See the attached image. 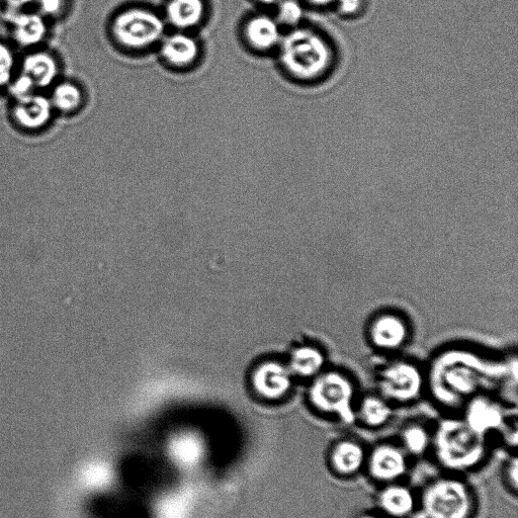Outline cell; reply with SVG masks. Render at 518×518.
<instances>
[{
    "mask_svg": "<svg viewBox=\"0 0 518 518\" xmlns=\"http://www.w3.org/2000/svg\"><path fill=\"white\" fill-rule=\"evenodd\" d=\"M7 15L31 10L36 0H2Z\"/></svg>",
    "mask_w": 518,
    "mask_h": 518,
    "instance_id": "484cf974",
    "label": "cell"
},
{
    "mask_svg": "<svg viewBox=\"0 0 518 518\" xmlns=\"http://www.w3.org/2000/svg\"><path fill=\"white\" fill-rule=\"evenodd\" d=\"M281 61L295 77L313 79L322 75L330 66L331 50L320 35L298 29L282 41Z\"/></svg>",
    "mask_w": 518,
    "mask_h": 518,
    "instance_id": "7a4b0ae2",
    "label": "cell"
},
{
    "mask_svg": "<svg viewBox=\"0 0 518 518\" xmlns=\"http://www.w3.org/2000/svg\"><path fill=\"white\" fill-rule=\"evenodd\" d=\"M57 117H72L85 102L82 86L73 79L60 78L47 93Z\"/></svg>",
    "mask_w": 518,
    "mask_h": 518,
    "instance_id": "5bb4252c",
    "label": "cell"
},
{
    "mask_svg": "<svg viewBox=\"0 0 518 518\" xmlns=\"http://www.w3.org/2000/svg\"><path fill=\"white\" fill-rule=\"evenodd\" d=\"M255 390L269 399L283 397L291 387V371L278 363H267L253 374Z\"/></svg>",
    "mask_w": 518,
    "mask_h": 518,
    "instance_id": "9a60e30c",
    "label": "cell"
},
{
    "mask_svg": "<svg viewBox=\"0 0 518 518\" xmlns=\"http://www.w3.org/2000/svg\"><path fill=\"white\" fill-rule=\"evenodd\" d=\"M505 476L510 488L516 492L518 485V460L516 457H512L506 465Z\"/></svg>",
    "mask_w": 518,
    "mask_h": 518,
    "instance_id": "4316f807",
    "label": "cell"
},
{
    "mask_svg": "<svg viewBox=\"0 0 518 518\" xmlns=\"http://www.w3.org/2000/svg\"><path fill=\"white\" fill-rule=\"evenodd\" d=\"M258 2H261L265 5H272V4H275L276 2H278V0H258Z\"/></svg>",
    "mask_w": 518,
    "mask_h": 518,
    "instance_id": "4dcf8cb0",
    "label": "cell"
},
{
    "mask_svg": "<svg viewBox=\"0 0 518 518\" xmlns=\"http://www.w3.org/2000/svg\"><path fill=\"white\" fill-rule=\"evenodd\" d=\"M21 52L7 39L0 37V95L7 92L16 77Z\"/></svg>",
    "mask_w": 518,
    "mask_h": 518,
    "instance_id": "7402d4cb",
    "label": "cell"
},
{
    "mask_svg": "<svg viewBox=\"0 0 518 518\" xmlns=\"http://www.w3.org/2000/svg\"><path fill=\"white\" fill-rule=\"evenodd\" d=\"M367 452L364 446L353 439L336 442L329 452V465L341 477H352L366 467Z\"/></svg>",
    "mask_w": 518,
    "mask_h": 518,
    "instance_id": "8fae6325",
    "label": "cell"
},
{
    "mask_svg": "<svg viewBox=\"0 0 518 518\" xmlns=\"http://www.w3.org/2000/svg\"><path fill=\"white\" fill-rule=\"evenodd\" d=\"M165 31L162 19L151 11L134 9L119 15L113 24L116 40L125 47L142 49L159 41Z\"/></svg>",
    "mask_w": 518,
    "mask_h": 518,
    "instance_id": "52a82bcc",
    "label": "cell"
},
{
    "mask_svg": "<svg viewBox=\"0 0 518 518\" xmlns=\"http://www.w3.org/2000/svg\"><path fill=\"white\" fill-rule=\"evenodd\" d=\"M325 365L323 353L311 345L295 350L290 361V371L300 377H314Z\"/></svg>",
    "mask_w": 518,
    "mask_h": 518,
    "instance_id": "ffe728a7",
    "label": "cell"
},
{
    "mask_svg": "<svg viewBox=\"0 0 518 518\" xmlns=\"http://www.w3.org/2000/svg\"><path fill=\"white\" fill-rule=\"evenodd\" d=\"M382 514L389 518H405L412 514L416 499L411 489L397 482L383 487L377 496Z\"/></svg>",
    "mask_w": 518,
    "mask_h": 518,
    "instance_id": "2e32d148",
    "label": "cell"
},
{
    "mask_svg": "<svg viewBox=\"0 0 518 518\" xmlns=\"http://www.w3.org/2000/svg\"><path fill=\"white\" fill-rule=\"evenodd\" d=\"M438 462L447 470L468 472L483 463L487 456L486 438L474 433L464 420L442 421L433 437Z\"/></svg>",
    "mask_w": 518,
    "mask_h": 518,
    "instance_id": "6da1fadb",
    "label": "cell"
},
{
    "mask_svg": "<svg viewBox=\"0 0 518 518\" xmlns=\"http://www.w3.org/2000/svg\"><path fill=\"white\" fill-rule=\"evenodd\" d=\"M358 518H389L384 514H375V513H365L359 516Z\"/></svg>",
    "mask_w": 518,
    "mask_h": 518,
    "instance_id": "f1b7e54d",
    "label": "cell"
},
{
    "mask_svg": "<svg viewBox=\"0 0 518 518\" xmlns=\"http://www.w3.org/2000/svg\"><path fill=\"white\" fill-rule=\"evenodd\" d=\"M200 47L197 41L186 34L169 36L162 44L161 54L163 58L178 67L192 64L199 56Z\"/></svg>",
    "mask_w": 518,
    "mask_h": 518,
    "instance_id": "e0dca14e",
    "label": "cell"
},
{
    "mask_svg": "<svg viewBox=\"0 0 518 518\" xmlns=\"http://www.w3.org/2000/svg\"><path fill=\"white\" fill-rule=\"evenodd\" d=\"M422 375L417 367L407 362L390 365L380 375L383 396L398 403L415 400L422 390Z\"/></svg>",
    "mask_w": 518,
    "mask_h": 518,
    "instance_id": "9c48e42d",
    "label": "cell"
},
{
    "mask_svg": "<svg viewBox=\"0 0 518 518\" xmlns=\"http://www.w3.org/2000/svg\"><path fill=\"white\" fill-rule=\"evenodd\" d=\"M309 399L319 412L334 415L344 423L353 424L357 419L355 386L341 373L327 372L320 375L310 387Z\"/></svg>",
    "mask_w": 518,
    "mask_h": 518,
    "instance_id": "5b68a950",
    "label": "cell"
},
{
    "mask_svg": "<svg viewBox=\"0 0 518 518\" xmlns=\"http://www.w3.org/2000/svg\"><path fill=\"white\" fill-rule=\"evenodd\" d=\"M393 409L388 401L379 396H367L361 402L357 411L359 418L366 426L378 428L390 421Z\"/></svg>",
    "mask_w": 518,
    "mask_h": 518,
    "instance_id": "44dd1931",
    "label": "cell"
},
{
    "mask_svg": "<svg viewBox=\"0 0 518 518\" xmlns=\"http://www.w3.org/2000/svg\"><path fill=\"white\" fill-rule=\"evenodd\" d=\"M420 507L424 518H471L474 497L463 480L439 478L423 489Z\"/></svg>",
    "mask_w": 518,
    "mask_h": 518,
    "instance_id": "277c9868",
    "label": "cell"
},
{
    "mask_svg": "<svg viewBox=\"0 0 518 518\" xmlns=\"http://www.w3.org/2000/svg\"><path fill=\"white\" fill-rule=\"evenodd\" d=\"M9 102V122L24 135L34 136L46 132L57 118L47 93H33L10 99Z\"/></svg>",
    "mask_w": 518,
    "mask_h": 518,
    "instance_id": "8992f818",
    "label": "cell"
},
{
    "mask_svg": "<svg viewBox=\"0 0 518 518\" xmlns=\"http://www.w3.org/2000/svg\"><path fill=\"white\" fill-rule=\"evenodd\" d=\"M401 444L407 455L419 457L424 455L433 444V437L423 425L411 423L401 431Z\"/></svg>",
    "mask_w": 518,
    "mask_h": 518,
    "instance_id": "603a6c76",
    "label": "cell"
},
{
    "mask_svg": "<svg viewBox=\"0 0 518 518\" xmlns=\"http://www.w3.org/2000/svg\"><path fill=\"white\" fill-rule=\"evenodd\" d=\"M63 77L60 56L47 46L21 53L19 70L7 95L9 99L48 93Z\"/></svg>",
    "mask_w": 518,
    "mask_h": 518,
    "instance_id": "3957f363",
    "label": "cell"
},
{
    "mask_svg": "<svg viewBox=\"0 0 518 518\" xmlns=\"http://www.w3.org/2000/svg\"><path fill=\"white\" fill-rule=\"evenodd\" d=\"M370 336L377 348L393 351L402 347L408 337L405 321L395 314H383L375 319Z\"/></svg>",
    "mask_w": 518,
    "mask_h": 518,
    "instance_id": "4fadbf2b",
    "label": "cell"
},
{
    "mask_svg": "<svg viewBox=\"0 0 518 518\" xmlns=\"http://www.w3.org/2000/svg\"><path fill=\"white\" fill-rule=\"evenodd\" d=\"M407 456L401 446L382 443L368 454L366 467L374 480L385 484L394 483L407 473Z\"/></svg>",
    "mask_w": 518,
    "mask_h": 518,
    "instance_id": "30bf717a",
    "label": "cell"
},
{
    "mask_svg": "<svg viewBox=\"0 0 518 518\" xmlns=\"http://www.w3.org/2000/svg\"><path fill=\"white\" fill-rule=\"evenodd\" d=\"M361 7V0H340V9L344 14L356 13Z\"/></svg>",
    "mask_w": 518,
    "mask_h": 518,
    "instance_id": "83f0119b",
    "label": "cell"
},
{
    "mask_svg": "<svg viewBox=\"0 0 518 518\" xmlns=\"http://www.w3.org/2000/svg\"><path fill=\"white\" fill-rule=\"evenodd\" d=\"M504 413L494 401L478 397L473 399L466 410L464 421L477 435L486 438L493 431L504 427Z\"/></svg>",
    "mask_w": 518,
    "mask_h": 518,
    "instance_id": "7c38bea8",
    "label": "cell"
},
{
    "mask_svg": "<svg viewBox=\"0 0 518 518\" xmlns=\"http://www.w3.org/2000/svg\"><path fill=\"white\" fill-rule=\"evenodd\" d=\"M52 24L35 10L7 15L8 40L21 52L45 47Z\"/></svg>",
    "mask_w": 518,
    "mask_h": 518,
    "instance_id": "ba28073f",
    "label": "cell"
},
{
    "mask_svg": "<svg viewBox=\"0 0 518 518\" xmlns=\"http://www.w3.org/2000/svg\"><path fill=\"white\" fill-rule=\"evenodd\" d=\"M249 44L257 50H270L281 42L278 23L270 17L259 16L251 19L245 28Z\"/></svg>",
    "mask_w": 518,
    "mask_h": 518,
    "instance_id": "ac0fdd59",
    "label": "cell"
},
{
    "mask_svg": "<svg viewBox=\"0 0 518 518\" xmlns=\"http://www.w3.org/2000/svg\"><path fill=\"white\" fill-rule=\"evenodd\" d=\"M303 16V11L300 5L294 0H286L279 10V18L282 23L288 26L297 25Z\"/></svg>",
    "mask_w": 518,
    "mask_h": 518,
    "instance_id": "d4e9b609",
    "label": "cell"
},
{
    "mask_svg": "<svg viewBox=\"0 0 518 518\" xmlns=\"http://www.w3.org/2000/svg\"><path fill=\"white\" fill-rule=\"evenodd\" d=\"M310 2H312L315 5L322 6V5H327V4L331 3V2H333V0H310Z\"/></svg>",
    "mask_w": 518,
    "mask_h": 518,
    "instance_id": "f546056e",
    "label": "cell"
},
{
    "mask_svg": "<svg viewBox=\"0 0 518 518\" xmlns=\"http://www.w3.org/2000/svg\"><path fill=\"white\" fill-rule=\"evenodd\" d=\"M35 11L51 24L62 20L66 14V0H36Z\"/></svg>",
    "mask_w": 518,
    "mask_h": 518,
    "instance_id": "cb8c5ba5",
    "label": "cell"
},
{
    "mask_svg": "<svg viewBox=\"0 0 518 518\" xmlns=\"http://www.w3.org/2000/svg\"><path fill=\"white\" fill-rule=\"evenodd\" d=\"M205 6L203 0H171L166 15L171 25L179 29H191L203 20Z\"/></svg>",
    "mask_w": 518,
    "mask_h": 518,
    "instance_id": "d6986e66",
    "label": "cell"
}]
</instances>
